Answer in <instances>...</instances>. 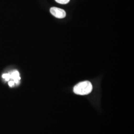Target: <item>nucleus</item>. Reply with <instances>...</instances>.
I'll return each instance as SVG.
<instances>
[{
	"label": "nucleus",
	"instance_id": "obj_5",
	"mask_svg": "<svg viewBox=\"0 0 134 134\" xmlns=\"http://www.w3.org/2000/svg\"><path fill=\"white\" fill-rule=\"evenodd\" d=\"M2 77L3 79H4L5 80V81H9L10 79V74H3Z\"/></svg>",
	"mask_w": 134,
	"mask_h": 134
},
{
	"label": "nucleus",
	"instance_id": "obj_1",
	"mask_svg": "<svg viewBox=\"0 0 134 134\" xmlns=\"http://www.w3.org/2000/svg\"><path fill=\"white\" fill-rule=\"evenodd\" d=\"M92 88V85L90 81H81L74 86L73 91L76 94L84 96L90 93Z\"/></svg>",
	"mask_w": 134,
	"mask_h": 134
},
{
	"label": "nucleus",
	"instance_id": "obj_6",
	"mask_svg": "<svg viewBox=\"0 0 134 134\" xmlns=\"http://www.w3.org/2000/svg\"><path fill=\"white\" fill-rule=\"evenodd\" d=\"M14 83H14V81H10L9 82V85L10 87L13 86L14 85Z\"/></svg>",
	"mask_w": 134,
	"mask_h": 134
},
{
	"label": "nucleus",
	"instance_id": "obj_2",
	"mask_svg": "<svg viewBox=\"0 0 134 134\" xmlns=\"http://www.w3.org/2000/svg\"><path fill=\"white\" fill-rule=\"evenodd\" d=\"M51 14L58 19H63L66 15V12L64 10L56 7H52L50 10Z\"/></svg>",
	"mask_w": 134,
	"mask_h": 134
},
{
	"label": "nucleus",
	"instance_id": "obj_4",
	"mask_svg": "<svg viewBox=\"0 0 134 134\" xmlns=\"http://www.w3.org/2000/svg\"><path fill=\"white\" fill-rule=\"evenodd\" d=\"M70 0H55V1L58 3L61 4H67L70 2Z\"/></svg>",
	"mask_w": 134,
	"mask_h": 134
},
{
	"label": "nucleus",
	"instance_id": "obj_3",
	"mask_svg": "<svg viewBox=\"0 0 134 134\" xmlns=\"http://www.w3.org/2000/svg\"><path fill=\"white\" fill-rule=\"evenodd\" d=\"M10 79H13L14 83H18L20 80L19 76V72L17 71H14L10 74Z\"/></svg>",
	"mask_w": 134,
	"mask_h": 134
}]
</instances>
